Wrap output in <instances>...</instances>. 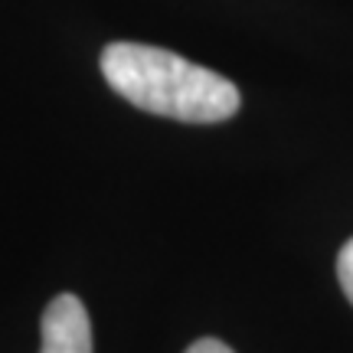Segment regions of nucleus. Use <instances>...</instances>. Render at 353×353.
Here are the masks:
<instances>
[{
	"mask_svg": "<svg viewBox=\"0 0 353 353\" xmlns=\"http://www.w3.org/2000/svg\"><path fill=\"white\" fill-rule=\"evenodd\" d=\"M101 76L108 85L138 105L141 112L187 121L216 125L239 112L242 95L236 82L206 65H196L161 46L112 43L101 52Z\"/></svg>",
	"mask_w": 353,
	"mask_h": 353,
	"instance_id": "obj_1",
	"label": "nucleus"
},
{
	"mask_svg": "<svg viewBox=\"0 0 353 353\" xmlns=\"http://www.w3.org/2000/svg\"><path fill=\"white\" fill-rule=\"evenodd\" d=\"M39 353H92V321L76 294H59L46 304Z\"/></svg>",
	"mask_w": 353,
	"mask_h": 353,
	"instance_id": "obj_2",
	"label": "nucleus"
},
{
	"mask_svg": "<svg viewBox=\"0 0 353 353\" xmlns=\"http://www.w3.org/2000/svg\"><path fill=\"white\" fill-rule=\"evenodd\" d=\"M337 278H341L343 294H347L353 304V239L347 242L341 249V255H337Z\"/></svg>",
	"mask_w": 353,
	"mask_h": 353,
	"instance_id": "obj_3",
	"label": "nucleus"
},
{
	"mask_svg": "<svg viewBox=\"0 0 353 353\" xmlns=\"http://www.w3.org/2000/svg\"><path fill=\"white\" fill-rule=\"evenodd\" d=\"M187 353H232V350H229L223 341H216V337H203V341L190 343Z\"/></svg>",
	"mask_w": 353,
	"mask_h": 353,
	"instance_id": "obj_4",
	"label": "nucleus"
}]
</instances>
